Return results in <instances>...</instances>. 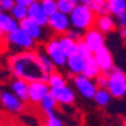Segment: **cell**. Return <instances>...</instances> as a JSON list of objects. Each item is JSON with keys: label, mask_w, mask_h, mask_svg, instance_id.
<instances>
[{"label": "cell", "mask_w": 126, "mask_h": 126, "mask_svg": "<svg viewBox=\"0 0 126 126\" xmlns=\"http://www.w3.org/2000/svg\"><path fill=\"white\" fill-rule=\"evenodd\" d=\"M47 28H50L51 32H54L56 35H64L68 29L71 28L69 25V18L67 14H63L60 11L53 13L51 15L47 17Z\"/></svg>", "instance_id": "cell-10"}, {"label": "cell", "mask_w": 126, "mask_h": 126, "mask_svg": "<svg viewBox=\"0 0 126 126\" xmlns=\"http://www.w3.org/2000/svg\"><path fill=\"white\" fill-rule=\"evenodd\" d=\"M82 40L85 42V45L89 47L92 53L97 51L98 48L105 46V35H103L100 31H97L94 26L90 29L85 31L82 35Z\"/></svg>", "instance_id": "cell-12"}, {"label": "cell", "mask_w": 126, "mask_h": 126, "mask_svg": "<svg viewBox=\"0 0 126 126\" xmlns=\"http://www.w3.org/2000/svg\"><path fill=\"white\" fill-rule=\"evenodd\" d=\"M45 48V54L50 58L56 68H64L67 63V54L63 51V48L58 45V39L57 37H50L43 46Z\"/></svg>", "instance_id": "cell-5"}, {"label": "cell", "mask_w": 126, "mask_h": 126, "mask_svg": "<svg viewBox=\"0 0 126 126\" xmlns=\"http://www.w3.org/2000/svg\"><path fill=\"white\" fill-rule=\"evenodd\" d=\"M40 61H42V65H43V69L46 71V74H50L53 71H56V67H54V64L50 61L47 56H46L45 53H40Z\"/></svg>", "instance_id": "cell-31"}, {"label": "cell", "mask_w": 126, "mask_h": 126, "mask_svg": "<svg viewBox=\"0 0 126 126\" xmlns=\"http://www.w3.org/2000/svg\"><path fill=\"white\" fill-rule=\"evenodd\" d=\"M1 92H3V86H1V82H0V94H1Z\"/></svg>", "instance_id": "cell-41"}, {"label": "cell", "mask_w": 126, "mask_h": 126, "mask_svg": "<svg viewBox=\"0 0 126 126\" xmlns=\"http://www.w3.org/2000/svg\"><path fill=\"white\" fill-rule=\"evenodd\" d=\"M86 60L83 57H80L79 54H72V56L67 57V63H65V68H67L68 74L71 76L75 75H82L83 68H85Z\"/></svg>", "instance_id": "cell-16"}, {"label": "cell", "mask_w": 126, "mask_h": 126, "mask_svg": "<svg viewBox=\"0 0 126 126\" xmlns=\"http://www.w3.org/2000/svg\"><path fill=\"white\" fill-rule=\"evenodd\" d=\"M105 1H108V3H110V1H111V0H105Z\"/></svg>", "instance_id": "cell-42"}, {"label": "cell", "mask_w": 126, "mask_h": 126, "mask_svg": "<svg viewBox=\"0 0 126 126\" xmlns=\"http://www.w3.org/2000/svg\"><path fill=\"white\" fill-rule=\"evenodd\" d=\"M48 93L56 100L57 105H61V107H71V105H74L75 98H76L74 87L69 86L68 83H65L63 86H58V87H51V89H48Z\"/></svg>", "instance_id": "cell-6"}, {"label": "cell", "mask_w": 126, "mask_h": 126, "mask_svg": "<svg viewBox=\"0 0 126 126\" xmlns=\"http://www.w3.org/2000/svg\"><path fill=\"white\" fill-rule=\"evenodd\" d=\"M15 4H21V6H25V7H29L32 3L37 1V0H14Z\"/></svg>", "instance_id": "cell-36"}, {"label": "cell", "mask_w": 126, "mask_h": 126, "mask_svg": "<svg viewBox=\"0 0 126 126\" xmlns=\"http://www.w3.org/2000/svg\"><path fill=\"white\" fill-rule=\"evenodd\" d=\"M119 36H121L122 40L126 39V28H119Z\"/></svg>", "instance_id": "cell-37"}, {"label": "cell", "mask_w": 126, "mask_h": 126, "mask_svg": "<svg viewBox=\"0 0 126 126\" xmlns=\"http://www.w3.org/2000/svg\"><path fill=\"white\" fill-rule=\"evenodd\" d=\"M0 42H4V33L1 29H0Z\"/></svg>", "instance_id": "cell-39"}, {"label": "cell", "mask_w": 126, "mask_h": 126, "mask_svg": "<svg viewBox=\"0 0 126 126\" xmlns=\"http://www.w3.org/2000/svg\"><path fill=\"white\" fill-rule=\"evenodd\" d=\"M96 82L97 87H101V89H105V86H107V74H100L94 79Z\"/></svg>", "instance_id": "cell-35"}, {"label": "cell", "mask_w": 126, "mask_h": 126, "mask_svg": "<svg viewBox=\"0 0 126 126\" xmlns=\"http://www.w3.org/2000/svg\"><path fill=\"white\" fill-rule=\"evenodd\" d=\"M14 4H15L14 0H0V8H1V11H4V13L10 11Z\"/></svg>", "instance_id": "cell-33"}, {"label": "cell", "mask_w": 126, "mask_h": 126, "mask_svg": "<svg viewBox=\"0 0 126 126\" xmlns=\"http://www.w3.org/2000/svg\"><path fill=\"white\" fill-rule=\"evenodd\" d=\"M56 6H57V11L68 15L78 6V0H56Z\"/></svg>", "instance_id": "cell-24"}, {"label": "cell", "mask_w": 126, "mask_h": 126, "mask_svg": "<svg viewBox=\"0 0 126 126\" xmlns=\"http://www.w3.org/2000/svg\"><path fill=\"white\" fill-rule=\"evenodd\" d=\"M46 83L48 85V87L51 89V87H58V86H63L67 83V78L64 76L60 71H53L50 74L47 75V78H46Z\"/></svg>", "instance_id": "cell-23"}, {"label": "cell", "mask_w": 126, "mask_h": 126, "mask_svg": "<svg viewBox=\"0 0 126 126\" xmlns=\"http://www.w3.org/2000/svg\"><path fill=\"white\" fill-rule=\"evenodd\" d=\"M17 28H18V21H15L8 13H4V11L0 13V29L3 31L4 35L13 32Z\"/></svg>", "instance_id": "cell-18"}, {"label": "cell", "mask_w": 126, "mask_h": 126, "mask_svg": "<svg viewBox=\"0 0 126 126\" xmlns=\"http://www.w3.org/2000/svg\"><path fill=\"white\" fill-rule=\"evenodd\" d=\"M58 39V45L60 47L63 48V51L68 56H72V54H76V42L72 40L71 37L65 36V35H61Z\"/></svg>", "instance_id": "cell-22"}, {"label": "cell", "mask_w": 126, "mask_h": 126, "mask_svg": "<svg viewBox=\"0 0 126 126\" xmlns=\"http://www.w3.org/2000/svg\"><path fill=\"white\" fill-rule=\"evenodd\" d=\"M37 107H39V110H40L42 114L45 115H48V114H54V112L57 111V103L56 100L53 98V96L50 94V93H47L43 98H42L40 101H39V104H37Z\"/></svg>", "instance_id": "cell-19"}, {"label": "cell", "mask_w": 126, "mask_h": 126, "mask_svg": "<svg viewBox=\"0 0 126 126\" xmlns=\"http://www.w3.org/2000/svg\"><path fill=\"white\" fill-rule=\"evenodd\" d=\"M45 126H64L63 119L60 118L58 115L54 112V114H48L45 115Z\"/></svg>", "instance_id": "cell-30"}, {"label": "cell", "mask_w": 126, "mask_h": 126, "mask_svg": "<svg viewBox=\"0 0 126 126\" xmlns=\"http://www.w3.org/2000/svg\"><path fill=\"white\" fill-rule=\"evenodd\" d=\"M76 54H79V56L83 57L85 60L92 58V56H93V53L89 50V47L85 45V42L82 40V39L76 42Z\"/></svg>", "instance_id": "cell-28"}, {"label": "cell", "mask_w": 126, "mask_h": 126, "mask_svg": "<svg viewBox=\"0 0 126 126\" xmlns=\"http://www.w3.org/2000/svg\"><path fill=\"white\" fill-rule=\"evenodd\" d=\"M18 26L24 31V32H25L26 35H29L35 42L43 39V35H45L43 28H42L40 25H37L36 22H33L32 19H29V18L22 19V21H19V22H18Z\"/></svg>", "instance_id": "cell-14"}, {"label": "cell", "mask_w": 126, "mask_h": 126, "mask_svg": "<svg viewBox=\"0 0 126 126\" xmlns=\"http://www.w3.org/2000/svg\"><path fill=\"white\" fill-rule=\"evenodd\" d=\"M10 92L13 94L18 97L19 100H22L26 103V97H28V82L22 80V79L14 78L10 83Z\"/></svg>", "instance_id": "cell-17"}, {"label": "cell", "mask_w": 126, "mask_h": 126, "mask_svg": "<svg viewBox=\"0 0 126 126\" xmlns=\"http://www.w3.org/2000/svg\"><path fill=\"white\" fill-rule=\"evenodd\" d=\"M93 60L96 61V64L98 65V68L101 69L103 74H108L112 68L115 67V63H114V56H112L111 50L104 46V47L98 48L97 51L93 53Z\"/></svg>", "instance_id": "cell-11"}, {"label": "cell", "mask_w": 126, "mask_h": 126, "mask_svg": "<svg viewBox=\"0 0 126 126\" xmlns=\"http://www.w3.org/2000/svg\"><path fill=\"white\" fill-rule=\"evenodd\" d=\"M8 14L11 15L15 21L19 22V21H22V19L26 18V15H28V7L21 6V4H14L13 8L8 11Z\"/></svg>", "instance_id": "cell-26"}, {"label": "cell", "mask_w": 126, "mask_h": 126, "mask_svg": "<svg viewBox=\"0 0 126 126\" xmlns=\"http://www.w3.org/2000/svg\"><path fill=\"white\" fill-rule=\"evenodd\" d=\"M40 6L43 8V11L46 13V15H51L53 13L57 11V6H56V0H39Z\"/></svg>", "instance_id": "cell-29"}, {"label": "cell", "mask_w": 126, "mask_h": 126, "mask_svg": "<svg viewBox=\"0 0 126 126\" xmlns=\"http://www.w3.org/2000/svg\"><path fill=\"white\" fill-rule=\"evenodd\" d=\"M0 105L10 114H22L26 110V103L19 100L10 90H3L0 94Z\"/></svg>", "instance_id": "cell-7"}, {"label": "cell", "mask_w": 126, "mask_h": 126, "mask_svg": "<svg viewBox=\"0 0 126 126\" xmlns=\"http://www.w3.org/2000/svg\"><path fill=\"white\" fill-rule=\"evenodd\" d=\"M105 126H122V125H119V123H107Z\"/></svg>", "instance_id": "cell-40"}, {"label": "cell", "mask_w": 126, "mask_h": 126, "mask_svg": "<svg viewBox=\"0 0 126 126\" xmlns=\"http://www.w3.org/2000/svg\"><path fill=\"white\" fill-rule=\"evenodd\" d=\"M114 18H115V22H116V26H119V28H126V11L115 15Z\"/></svg>", "instance_id": "cell-34"}, {"label": "cell", "mask_w": 126, "mask_h": 126, "mask_svg": "<svg viewBox=\"0 0 126 126\" xmlns=\"http://www.w3.org/2000/svg\"><path fill=\"white\" fill-rule=\"evenodd\" d=\"M65 36H68V37H71L72 40H75V42H78V40H80L82 39V32H79V31H76V29H72V28H69V29L65 32Z\"/></svg>", "instance_id": "cell-32"}, {"label": "cell", "mask_w": 126, "mask_h": 126, "mask_svg": "<svg viewBox=\"0 0 126 126\" xmlns=\"http://www.w3.org/2000/svg\"><path fill=\"white\" fill-rule=\"evenodd\" d=\"M72 85H74V90H76L83 98H87V100H92L97 90V85L94 79H89L83 75L72 76Z\"/></svg>", "instance_id": "cell-8"}, {"label": "cell", "mask_w": 126, "mask_h": 126, "mask_svg": "<svg viewBox=\"0 0 126 126\" xmlns=\"http://www.w3.org/2000/svg\"><path fill=\"white\" fill-rule=\"evenodd\" d=\"M92 100H94V103L98 105V107H108L112 101L111 94L108 93L107 89H101V87H97L94 96H93Z\"/></svg>", "instance_id": "cell-20"}, {"label": "cell", "mask_w": 126, "mask_h": 126, "mask_svg": "<svg viewBox=\"0 0 126 126\" xmlns=\"http://www.w3.org/2000/svg\"><path fill=\"white\" fill-rule=\"evenodd\" d=\"M94 28L97 31H100L103 35H110L112 32L116 31V22H115V18L111 14H103V15H96V19H94Z\"/></svg>", "instance_id": "cell-13"}, {"label": "cell", "mask_w": 126, "mask_h": 126, "mask_svg": "<svg viewBox=\"0 0 126 126\" xmlns=\"http://www.w3.org/2000/svg\"><path fill=\"white\" fill-rule=\"evenodd\" d=\"M0 13H1V8H0Z\"/></svg>", "instance_id": "cell-43"}, {"label": "cell", "mask_w": 126, "mask_h": 126, "mask_svg": "<svg viewBox=\"0 0 126 126\" xmlns=\"http://www.w3.org/2000/svg\"><path fill=\"white\" fill-rule=\"evenodd\" d=\"M26 18L32 19L33 22H36L37 25H40L42 28H45V26L47 25V15L43 11V8H42L39 0L35 1V3H32L29 7H28V15H26Z\"/></svg>", "instance_id": "cell-15"}, {"label": "cell", "mask_w": 126, "mask_h": 126, "mask_svg": "<svg viewBox=\"0 0 126 126\" xmlns=\"http://www.w3.org/2000/svg\"><path fill=\"white\" fill-rule=\"evenodd\" d=\"M105 89L112 98H123L126 96V74L121 68L114 67L107 74V86Z\"/></svg>", "instance_id": "cell-3"}, {"label": "cell", "mask_w": 126, "mask_h": 126, "mask_svg": "<svg viewBox=\"0 0 126 126\" xmlns=\"http://www.w3.org/2000/svg\"><path fill=\"white\" fill-rule=\"evenodd\" d=\"M89 7L96 15L108 14V1H105V0H93Z\"/></svg>", "instance_id": "cell-27"}, {"label": "cell", "mask_w": 126, "mask_h": 126, "mask_svg": "<svg viewBox=\"0 0 126 126\" xmlns=\"http://www.w3.org/2000/svg\"><path fill=\"white\" fill-rule=\"evenodd\" d=\"M4 42L8 46H11V48H15L17 51H25V50H35L36 47V42L26 35L21 28H17L13 32L4 35Z\"/></svg>", "instance_id": "cell-4"}, {"label": "cell", "mask_w": 126, "mask_h": 126, "mask_svg": "<svg viewBox=\"0 0 126 126\" xmlns=\"http://www.w3.org/2000/svg\"><path fill=\"white\" fill-rule=\"evenodd\" d=\"M7 67L14 78L22 79L28 83L33 80H46L47 78L40 61V53L35 50L14 53L8 57Z\"/></svg>", "instance_id": "cell-1"}, {"label": "cell", "mask_w": 126, "mask_h": 126, "mask_svg": "<svg viewBox=\"0 0 126 126\" xmlns=\"http://www.w3.org/2000/svg\"><path fill=\"white\" fill-rule=\"evenodd\" d=\"M126 11V0H111L108 3V14L112 17Z\"/></svg>", "instance_id": "cell-25"}, {"label": "cell", "mask_w": 126, "mask_h": 126, "mask_svg": "<svg viewBox=\"0 0 126 126\" xmlns=\"http://www.w3.org/2000/svg\"><path fill=\"white\" fill-rule=\"evenodd\" d=\"M100 74H103V72H101V69L98 68V65L96 64V61L93 60V57H92V58L86 60L85 68H83L82 75H83V76H86V78H89V79H96Z\"/></svg>", "instance_id": "cell-21"}, {"label": "cell", "mask_w": 126, "mask_h": 126, "mask_svg": "<svg viewBox=\"0 0 126 126\" xmlns=\"http://www.w3.org/2000/svg\"><path fill=\"white\" fill-rule=\"evenodd\" d=\"M93 0H78V4H83V6H90Z\"/></svg>", "instance_id": "cell-38"}, {"label": "cell", "mask_w": 126, "mask_h": 126, "mask_svg": "<svg viewBox=\"0 0 126 126\" xmlns=\"http://www.w3.org/2000/svg\"><path fill=\"white\" fill-rule=\"evenodd\" d=\"M48 85L46 80H33L28 83V97L26 103L31 105H37L39 101L48 93Z\"/></svg>", "instance_id": "cell-9"}, {"label": "cell", "mask_w": 126, "mask_h": 126, "mask_svg": "<svg viewBox=\"0 0 126 126\" xmlns=\"http://www.w3.org/2000/svg\"><path fill=\"white\" fill-rule=\"evenodd\" d=\"M68 18H69L71 28L83 33L85 31L93 28L94 19H96V14L92 11V8H90L89 6L78 4V6L68 14Z\"/></svg>", "instance_id": "cell-2"}]
</instances>
